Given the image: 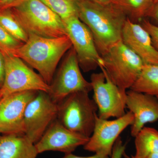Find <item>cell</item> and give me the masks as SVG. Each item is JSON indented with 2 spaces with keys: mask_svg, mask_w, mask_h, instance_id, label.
<instances>
[{
  "mask_svg": "<svg viewBox=\"0 0 158 158\" xmlns=\"http://www.w3.org/2000/svg\"><path fill=\"white\" fill-rule=\"evenodd\" d=\"M23 44L11 36L0 25V51L11 53Z\"/></svg>",
  "mask_w": 158,
  "mask_h": 158,
  "instance_id": "cell-22",
  "label": "cell"
},
{
  "mask_svg": "<svg viewBox=\"0 0 158 158\" xmlns=\"http://www.w3.org/2000/svg\"><path fill=\"white\" fill-rule=\"evenodd\" d=\"M115 5L124 11L131 20L147 17L152 4L149 0H115Z\"/></svg>",
  "mask_w": 158,
  "mask_h": 158,
  "instance_id": "cell-19",
  "label": "cell"
},
{
  "mask_svg": "<svg viewBox=\"0 0 158 158\" xmlns=\"http://www.w3.org/2000/svg\"><path fill=\"white\" fill-rule=\"evenodd\" d=\"M1 52L5 58V74L2 86L0 89V96L3 98L27 90L48 93L49 85L39 74L35 72L18 57L7 52Z\"/></svg>",
  "mask_w": 158,
  "mask_h": 158,
  "instance_id": "cell-6",
  "label": "cell"
},
{
  "mask_svg": "<svg viewBox=\"0 0 158 158\" xmlns=\"http://www.w3.org/2000/svg\"><path fill=\"white\" fill-rule=\"evenodd\" d=\"M126 144H123L121 138H118L114 144L111 158H129L125 154Z\"/></svg>",
  "mask_w": 158,
  "mask_h": 158,
  "instance_id": "cell-24",
  "label": "cell"
},
{
  "mask_svg": "<svg viewBox=\"0 0 158 158\" xmlns=\"http://www.w3.org/2000/svg\"><path fill=\"white\" fill-rule=\"evenodd\" d=\"M28 35L27 42L11 54L36 69L50 85L59 61L72 47V44L67 35L58 38Z\"/></svg>",
  "mask_w": 158,
  "mask_h": 158,
  "instance_id": "cell-2",
  "label": "cell"
},
{
  "mask_svg": "<svg viewBox=\"0 0 158 158\" xmlns=\"http://www.w3.org/2000/svg\"><path fill=\"white\" fill-rule=\"evenodd\" d=\"M0 25L11 36L21 42L24 43L29 35L15 18L11 9L0 11Z\"/></svg>",
  "mask_w": 158,
  "mask_h": 158,
  "instance_id": "cell-20",
  "label": "cell"
},
{
  "mask_svg": "<svg viewBox=\"0 0 158 158\" xmlns=\"http://www.w3.org/2000/svg\"><path fill=\"white\" fill-rule=\"evenodd\" d=\"M38 154L35 144L24 135H0V158H37Z\"/></svg>",
  "mask_w": 158,
  "mask_h": 158,
  "instance_id": "cell-16",
  "label": "cell"
},
{
  "mask_svg": "<svg viewBox=\"0 0 158 158\" xmlns=\"http://www.w3.org/2000/svg\"><path fill=\"white\" fill-rule=\"evenodd\" d=\"M38 91L27 90L12 94L0 100V133L24 136L26 107Z\"/></svg>",
  "mask_w": 158,
  "mask_h": 158,
  "instance_id": "cell-12",
  "label": "cell"
},
{
  "mask_svg": "<svg viewBox=\"0 0 158 158\" xmlns=\"http://www.w3.org/2000/svg\"><path fill=\"white\" fill-rule=\"evenodd\" d=\"M149 1H150L153 4V3L155 2L156 1H157V0H149Z\"/></svg>",
  "mask_w": 158,
  "mask_h": 158,
  "instance_id": "cell-31",
  "label": "cell"
},
{
  "mask_svg": "<svg viewBox=\"0 0 158 158\" xmlns=\"http://www.w3.org/2000/svg\"><path fill=\"white\" fill-rule=\"evenodd\" d=\"M1 133H0V135H1Z\"/></svg>",
  "mask_w": 158,
  "mask_h": 158,
  "instance_id": "cell-35",
  "label": "cell"
},
{
  "mask_svg": "<svg viewBox=\"0 0 158 158\" xmlns=\"http://www.w3.org/2000/svg\"><path fill=\"white\" fill-rule=\"evenodd\" d=\"M102 56L103 65L100 67L104 68L115 85L125 90L131 89L144 65L141 58L122 40Z\"/></svg>",
  "mask_w": 158,
  "mask_h": 158,
  "instance_id": "cell-5",
  "label": "cell"
},
{
  "mask_svg": "<svg viewBox=\"0 0 158 158\" xmlns=\"http://www.w3.org/2000/svg\"><path fill=\"white\" fill-rule=\"evenodd\" d=\"M62 158H111L109 156L102 155L98 154L95 153V154L93 156H79L72 154V153H70L66 154H65L63 157Z\"/></svg>",
  "mask_w": 158,
  "mask_h": 158,
  "instance_id": "cell-28",
  "label": "cell"
},
{
  "mask_svg": "<svg viewBox=\"0 0 158 158\" xmlns=\"http://www.w3.org/2000/svg\"><path fill=\"white\" fill-rule=\"evenodd\" d=\"M147 158H158V153L151 154Z\"/></svg>",
  "mask_w": 158,
  "mask_h": 158,
  "instance_id": "cell-30",
  "label": "cell"
},
{
  "mask_svg": "<svg viewBox=\"0 0 158 158\" xmlns=\"http://www.w3.org/2000/svg\"><path fill=\"white\" fill-rule=\"evenodd\" d=\"M147 17H149L158 23V0L153 3Z\"/></svg>",
  "mask_w": 158,
  "mask_h": 158,
  "instance_id": "cell-26",
  "label": "cell"
},
{
  "mask_svg": "<svg viewBox=\"0 0 158 158\" xmlns=\"http://www.w3.org/2000/svg\"><path fill=\"white\" fill-rule=\"evenodd\" d=\"M130 89L158 96V64H144L140 75Z\"/></svg>",
  "mask_w": 158,
  "mask_h": 158,
  "instance_id": "cell-18",
  "label": "cell"
},
{
  "mask_svg": "<svg viewBox=\"0 0 158 158\" xmlns=\"http://www.w3.org/2000/svg\"><path fill=\"white\" fill-rule=\"evenodd\" d=\"M62 20L79 17L78 0H40Z\"/></svg>",
  "mask_w": 158,
  "mask_h": 158,
  "instance_id": "cell-21",
  "label": "cell"
},
{
  "mask_svg": "<svg viewBox=\"0 0 158 158\" xmlns=\"http://www.w3.org/2000/svg\"><path fill=\"white\" fill-rule=\"evenodd\" d=\"M134 116L129 111L113 120L99 118L95 120L93 133L84 146L85 150L111 157L114 144L120 134L132 124Z\"/></svg>",
  "mask_w": 158,
  "mask_h": 158,
  "instance_id": "cell-11",
  "label": "cell"
},
{
  "mask_svg": "<svg viewBox=\"0 0 158 158\" xmlns=\"http://www.w3.org/2000/svg\"><path fill=\"white\" fill-rule=\"evenodd\" d=\"M122 41L141 58L144 64H158V50L151 37L141 25L127 18L122 34Z\"/></svg>",
  "mask_w": 158,
  "mask_h": 158,
  "instance_id": "cell-15",
  "label": "cell"
},
{
  "mask_svg": "<svg viewBox=\"0 0 158 158\" xmlns=\"http://www.w3.org/2000/svg\"><path fill=\"white\" fill-rule=\"evenodd\" d=\"M88 1L98 3V4H102V5H110V4H115V0H88Z\"/></svg>",
  "mask_w": 158,
  "mask_h": 158,
  "instance_id": "cell-29",
  "label": "cell"
},
{
  "mask_svg": "<svg viewBox=\"0 0 158 158\" xmlns=\"http://www.w3.org/2000/svg\"><path fill=\"white\" fill-rule=\"evenodd\" d=\"M25 1L26 0H0V11L12 9Z\"/></svg>",
  "mask_w": 158,
  "mask_h": 158,
  "instance_id": "cell-25",
  "label": "cell"
},
{
  "mask_svg": "<svg viewBox=\"0 0 158 158\" xmlns=\"http://www.w3.org/2000/svg\"><path fill=\"white\" fill-rule=\"evenodd\" d=\"M141 25L148 32L151 37L153 44L158 50V26L144 19L142 21Z\"/></svg>",
  "mask_w": 158,
  "mask_h": 158,
  "instance_id": "cell-23",
  "label": "cell"
},
{
  "mask_svg": "<svg viewBox=\"0 0 158 158\" xmlns=\"http://www.w3.org/2000/svg\"><path fill=\"white\" fill-rule=\"evenodd\" d=\"M11 9L28 35L47 38L66 36L62 19L40 0H26Z\"/></svg>",
  "mask_w": 158,
  "mask_h": 158,
  "instance_id": "cell-3",
  "label": "cell"
},
{
  "mask_svg": "<svg viewBox=\"0 0 158 158\" xmlns=\"http://www.w3.org/2000/svg\"><path fill=\"white\" fill-rule=\"evenodd\" d=\"M156 97H157V98H158V96H156Z\"/></svg>",
  "mask_w": 158,
  "mask_h": 158,
  "instance_id": "cell-34",
  "label": "cell"
},
{
  "mask_svg": "<svg viewBox=\"0 0 158 158\" xmlns=\"http://www.w3.org/2000/svg\"><path fill=\"white\" fill-rule=\"evenodd\" d=\"M136 158H147L158 153V131L153 128L143 127L135 137Z\"/></svg>",
  "mask_w": 158,
  "mask_h": 158,
  "instance_id": "cell-17",
  "label": "cell"
},
{
  "mask_svg": "<svg viewBox=\"0 0 158 158\" xmlns=\"http://www.w3.org/2000/svg\"><path fill=\"white\" fill-rule=\"evenodd\" d=\"M129 158H136L135 157V156H131V157H129Z\"/></svg>",
  "mask_w": 158,
  "mask_h": 158,
  "instance_id": "cell-32",
  "label": "cell"
},
{
  "mask_svg": "<svg viewBox=\"0 0 158 158\" xmlns=\"http://www.w3.org/2000/svg\"><path fill=\"white\" fill-rule=\"evenodd\" d=\"M57 119L67 129L90 138L93 133L98 111L89 93L71 94L58 104Z\"/></svg>",
  "mask_w": 158,
  "mask_h": 158,
  "instance_id": "cell-4",
  "label": "cell"
},
{
  "mask_svg": "<svg viewBox=\"0 0 158 158\" xmlns=\"http://www.w3.org/2000/svg\"><path fill=\"white\" fill-rule=\"evenodd\" d=\"M58 109V104L47 92L38 91L26 107L24 136L36 144L50 125L57 118Z\"/></svg>",
  "mask_w": 158,
  "mask_h": 158,
  "instance_id": "cell-10",
  "label": "cell"
},
{
  "mask_svg": "<svg viewBox=\"0 0 158 158\" xmlns=\"http://www.w3.org/2000/svg\"><path fill=\"white\" fill-rule=\"evenodd\" d=\"M126 107L134 116L131 135L135 137L145 125L158 120L156 96L131 90L127 91Z\"/></svg>",
  "mask_w": 158,
  "mask_h": 158,
  "instance_id": "cell-14",
  "label": "cell"
},
{
  "mask_svg": "<svg viewBox=\"0 0 158 158\" xmlns=\"http://www.w3.org/2000/svg\"><path fill=\"white\" fill-rule=\"evenodd\" d=\"M92 74L90 84L94 92L93 99L98 109L99 118L108 119L118 118L125 114L127 91L115 85L106 71Z\"/></svg>",
  "mask_w": 158,
  "mask_h": 158,
  "instance_id": "cell-8",
  "label": "cell"
},
{
  "mask_svg": "<svg viewBox=\"0 0 158 158\" xmlns=\"http://www.w3.org/2000/svg\"><path fill=\"white\" fill-rule=\"evenodd\" d=\"M48 93L58 104L71 94L92 90L90 82L82 75L76 53L71 48L65 54L61 65L49 85Z\"/></svg>",
  "mask_w": 158,
  "mask_h": 158,
  "instance_id": "cell-7",
  "label": "cell"
},
{
  "mask_svg": "<svg viewBox=\"0 0 158 158\" xmlns=\"http://www.w3.org/2000/svg\"><path fill=\"white\" fill-rule=\"evenodd\" d=\"M63 21L66 35L72 44L83 71L88 72L102 66V58L99 53L93 36L87 26L78 17Z\"/></svg>",
  "mask_w": 158,
  "mask_h": 158,
  "instance_id": "cell-9",
  "label": "cell"
},
{
  "mask_svg": "<svg viewBox=\"0 0 158 158\" xmlns=\"http://www.w3.org/2000/svg\"><path fill=\"white\" fill-rule=\"evenodd\" d=\"M89 138L67 129L56 118L35 146L38 154L53 151L66 154L72 153L79 146H84Z\"/></svg>",
  "mask_w": 158,
  "mask_h": 158,
  "instance_id": "cell-13",
  "label": "cell"
},
{
  "mask_svg": "<svg viewBox=\"0 0 158 158\" xmlns=\"http://www.w3.org/2000/svg\"><path fill=\"white\" fill-rule=\"evenodd\" d=\"M2 98V97L0 96V100H1V99Z\"/></svg>",
  "mask_w": 158,
  "mask_h": 158,
  "instance_id": "cell-33",
  "label": "cell"
},
{
  "mask_svg": "<svg viewBox=\"0 0 158 158\" xmlns=\"http://www.w3.org/2000/svg\"><path fill=\"white\" fill-rule=\"evenodd\" d=\"M5 74V60L2 53L0 51V89L2 86Z\"/></svg>",
  "mask_w": 158,
  "mask_h": 158,
  "instance_id": "cell-27",
  "label": "cell"
},
{
  "mask_svg": "<svg viewBox=\"0 0 158 158\" xmlns=\"http://www.w3.org/2000/svg\"><path fill=\"white\" fill-rule=\"evenodd\" d=\"M78 6L79 18L90 30L99 53L103 56L121 41L127 15L115 4L78 0Z\"/></svg>",
  "mask_w": 158,
  "mask_h": 158,
  "instance_id": "cell-1",
  "label": "cell"
}]
</instances>
